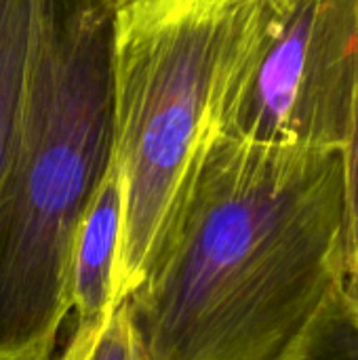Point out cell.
Wrapping results in <instances>:
<instances>
[{"label":"cell","mask_w":358,"mask_h":360,"mask_svg":"<svg viewBox=\"0 0 358 360\" xmlns=\"http://www.w3.org/2000/svg\"><path fill=\"white\" fill-rule=\"evenodd\" d=\"M344 245L340 150L211 131L127 304L152 360H298Z\"/></svg>","instance_id":"obj_1"},{"label":"cell","mask_w":358,"mask_h":360,"mask_svg":"<svg viewBox=\"0 0 358 360\" xmlns=\"http://www.w3.org/2000/svg\"><path fill=\"white\" fill-rule=\"evenodd\" d=\"M114 160V11L36 0L17 137L0 181V360H51L78 226Z\"/></svg>","instance_id":"obj_2"},{"label":"cell","mask_w":358,"mask_h":360,"mask_svg":"<svg viewBox=\"0 0 358 360\" xmlns=\"http://www.w3.org/2000/svg\"><path fill=\"white\" fill-rule=\"evenodd\" d=\"M264 0H127L114 17V162L124 186L116 304L143 281L215 129Z\"/></svg>","instance_id":"obj_3"},{"label":"cell","mask_w":358,"mask_h":360,"mask_svg":"<svg viewBox=\"0 0 358 360\" xmlns=\"http://www.w3.org/2000/svg\"><path fill=\"white\" fill-rule=\"evenodd\" d=\"M357 84L358 0H264L213 131L342 152Z\"/></svg>","instance_id":"obj_4"},{"label":"cell","mask_w":358,"mask_h":360,"mask_svg":"<svg viewBox=\"0 0 358 360\" xmlns=\"http://www.w3.org/2000/svg\"><path fill=\"white\" fill-rule=\"evenodd\" d=\"M124 221V186L112 160L89 205L72 249L70 308L76 321L95 319L116 306V262Z\"/></svg>","instance_id":"obj_5"},{"label":"cell","mask_w":358,"mask_h":360,"mask_svg":"<svg viewBox=\"0 0 358 360\" xmlns=\"http://www.w3.org/2000/svg\"><path fill=\"white\" fill-rule=\"evenodd\" d=\"M34 0H0V181L8 167L23 103Z\"/></svg>","instance_id":"obj_6"},{"label":"cell","mask_w":358,"mask_h":360,"mask_svg":"<svg viewBox=\"0 0 358 360\" xmlns=\"http://www.w3.org/2000/svg\"><path fill=\"white\" fill-rule=\"evenodd\" d=\"M51 360H152L124 302L108 312L76 321L65 348Z\"/></svg>","instance_id":"obj_7"},{"label":"cell","mask_w":358,"mask_h":360,"mask_svg":"<svg viewBox=\"0 0 358 360\" xmlns=\"http://www.w3.org/2000/svg\"><path fill=\"white\" fill-rule=\"evenodd\" d=\"M298 360H358V289L333 295Z\"/></svg>","instance_id":"obj_8"},{"label":"cell","mask_w":358,"mask_h":360,"mask_svg":"<svg viewBox=\"0 0 358 360\" xmlns=\"http://www.w3.org/2000/svg\"><path fill=\"white\" fill-rule=\"evenodd\" d=\"M342 160L346 202V285L358 289V84L354 93L350 135L342 150Z\"/></svg>","instance_id":"obj_9"},{"label":"cell","mask_w":358,"mask_h":360,"mask_svg":"<svg viewBox=\"0 0 358 360\" xmlns=\"http://www.w3.org/2000/svg\"><path fill=\"white\" fill-rule=\"evenodd\" d=\"M122 2H127V0H118V6H120V4H122Z\"/></svg>","instance_id":"obj_10"}]
</instances>
